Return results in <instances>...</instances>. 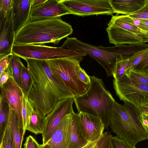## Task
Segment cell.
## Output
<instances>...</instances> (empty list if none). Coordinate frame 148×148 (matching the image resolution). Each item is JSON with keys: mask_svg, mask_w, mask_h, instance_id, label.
Segmentation results:
<instances>
[{"mask_svg": "<svg viewBox=\"0 0 148 148\" xmlns=\"http://www.w3.org/2000/svg\"><path fill=\"white\" fill-rule=\"evenodd\" d=\"M25 60L31 79L27 94L44 116L52 111L58 101L74 98L70 91L53 77L46 60Z\"/></svg>", "mask_w": 148, "mask_h": 148, "instance_id": "cell-1", "label": "cell"}, {"mask_svg": "<svg viewBox=\"0 0 148 148\" xmlns=\"http://www.w3.org/2000/svg\"><path fill=\"white\" fill-rule=\"evenodd\" d=\"M71 26L61 17L29 20L15 34L14 44L18 45L58 44L61 40L71 35Z\"/></svg>", "mask_w": 148, "mask_h": 148, "instance_id": "cell-2", "label": "cell"}, {"mask_svg": "<svg viewBox=\"0 0 148 148\" xmlns=\"http://www.w3.org/2000/svg\"><path fill=\"white\" fill-rule=\"evenodd\" d=\"M61 47L89 55L103 67L108 77L113 76L116 58L124 57L130 59L144 49L141 43L119 45L111 47L95 46L81 41L74 37H67Z\"/></svg>", "mask_w": 148, "mask_h": 148, "instance_id": "cell-3", "label": "cell"}, {"mask_svg": "<svg viewBox=\"0 0 148 148\" xmlns=\"http://www.w3.org/2000/svg\"><path fill=\"white\" fill-rule=\"evenodd\" d=\"M109 126L117 137L132 145L148 139V135L140 121L138 109L127 102L122 105L114 101Z\"/></svg>", "mask_w": 148, "mask_h": 148, "instance_id": "cell-4", "label": "cell"}, {"mask_svg": "<svg viewBox=\"0 0 148 148\" xmlns=\"http://www.w3.org/2000/svg\"><path fill=\"white\" fill-rule=\"evenodd\" d=\"M89 87L84 94L74 98L78 114L87 113L100 118L108 130L115 100L107 90L102 79L90 76Z\"/></svg>", "mask_w": 148, "mask_h": 148, "instance_id": "cell-5", "label": "cell"}, {"mask_svg": "<svg viewBox=\"0 0 148 148\" xmlns=\"http://www.w3.org/2000/svg\"><path fill=\"white\" fill-rule=\"evenodd\" d=\"M55 79L66 88L74 97L85 93L90 86L79 79L77 72L80 61L73 58H63L46 60Z\"/></svg>", "mask_w": 148, "mask_h": 148, "instance_id": "cell-6", "label": "cell"}, {"mask_svg": "<svg viewBox=\"0 0 148 148\" xmlns=\"http://www.w3.org/2000/svg\"><path fill=\"white\" fill-rule=\"evenodd\" d=\"M12 53L24 60L27 58L47 60L63 58H73L81 62L85 53L64 49L61 47H53L44 44L36 45H18L14 43Z\"/></svg>", "mask_w": 148, "mask_h": 148, "instance_id": "cell-7", "label": "cell"}, {"mask_svg": "<svg viewBox=\"0 0 148 148\" xmlns=\"http://www.w3.org/2000/svg\"><path fill=\"white\" fill-rule=\"evenodd\" d=\"M113 84L121 100L131 103L138 109L148 105V86L134 82L125 74L119 78L114 79Z\"/></svg>", "mask_w": 148, "mask_h": 148, "instance_id": "cell-8", "label": "cell"}, {"mask_svg": "<svg viewBox=\"0 0 148 148\" xmlns=\"http://www.w3.org/2000/svg\"><path fill=\"white\" fill-rule=\"evenodd\" d=\"M71 14L79 16L114 13L109 0H60Z\"/></svg>", "mask_w": 148, "mask_h": 148, "instance_id": "cell-9", "label": "cell"}, {"mask_svg": "<svg viewBox=\"0 0 148 148\" xmlns=\"http://www.w3.org/2000/svg\"><path fill=\"white\" fill-rule=\"evenodd\" d=\"M74 98H69L58 101L52 111L46 116V124L42 134V144L46 143L63 117L74 112L73 105Z\"/></svg>", "mask_w": 148, "mask_h": 148, "instance_id": "cell-10", "label": "cell"}, {"mask_svg": "<svg viewBox=\"0 0 148 148\" xmlns=\"http://www.w3.org/2000/svg\"><path fill=\"white\" fill-rule=\"evenodd\" d=\"M1 99L7 103L15 112L20 128L23 130L22 115L23 90L13 77H10L1 88Z\"/></svg>", "mask_w": 148, "mask_h": 148, "instance_id": "cell-11", "label": "cell"}, {"mask_svg": "<svg viewBox=\"0 0 148 148\" xmlns=\"http://www.w3.org/2000/svg\"><path fill=\"white\" fill-rule=\"evenodd\" d=\"M70 14V12L60 0H47L40 5L32 8L30 20L53 18Z\"/></svg>", "mask_w": 148, "mask_h": 148, "instance_id": "cell-12", "label": "cell"}, {"mask_svg": "<svg viewBox=\"0 0 148 148\" xmlns=\"http://www.w3.org/2000/svg\"><path fill=\"white\" fill-rule=\"evenodd\" d=\"M106 30L110 43L115 45L148 42V36L133 33L108 23Z\"/></svg>", "mask_w": 148, "mask_h": 148, "instance_id": "cell-13", "label": "cell"}, {"mask_svg": "<svg viewBox=\"0 0 148 148\" xmlns=\"http://www.w3.org/2000/svg\"><path fill=\"white\" fill-rule=\"evenodd\" d=\"M78 114L81 128L86 138L89 142L98 140L103 134L105 129L101 119L86 113Z\"/></svg>", "mask_w": 148, "mask_h": 148, "instance_id": "cell-14", "label": "cell"}, {"mask_svg": "<svg viewBox=\"0 0 148 148\" xmlns=\"http://www.w3.org/2000/svg\"><path fill=\"white\" fill-rule=\"evenodd\" d=\"M73 113L67 114L63 117L47 143L51 148H69Z\"/></svg>", "mask_w": 148, "mask_h": 148, "instance_id": "cell-15", "label": "cell"}, {"mask_svg": "<svg viewBox=\"0 0 148 148\" xmlns=\"http://www.w3.org/2000/svg\"><path fill=\"white\" fill-rule=\"evenodd\" d=\"M12 8L10 11L2 30L0 32V59L12 54L15 33L12 20Z\"/></svg>", "mask_w": 148, "mask_h": 148, "instance_id": "cell-16", "label": "cell"}, {"mask_svg": "<svg viewBox=\"0 0 148 148\" xmlns=\"http://www.w3.org/2000/svg\"><path fill=\"white\" fill-rule=\"evenodd\" d=\"M32 0H13L12 20L15 34L30 20Z\"/></svg>", "mask_w": 148, "mask_h": 148, "instance_id": "cell-17", "label": "cell"}, {"mask_svg": "<svg viewBox=\"0 0 148 148\" xmlns=\"http://www.w3.org/2000/svg\"><path fill=\"white\" fill-rule=\"evenodd\" d=\"M28 114L27 130L35 134H42L46 124L44 116L35 107L28 96L27 99Z\"/></svg>", "mask_w": 148, "mask_h": 148, "instance_id": "cell-18", "label": "cell"}, {"mask_svg": "<svg viewBox=\"0 0 148 148\" xmlns=\"http://www.w3.org/2000/svg\"><path fill=\"white\" fill-rule=\"evenodd\" d=\"M114 13L125 15L137 11L145 4L147 0H109Z\"/></svg>", "mask_w": 148, "mask_h": 148, "instance_id": "cell-19", "label": "cell"}, {"mask_svg": "<svg viewBox=\"0 0 148 148\" xmlns=\"http://www.w3.org/2000/svg\"><path fill=\"white\" fill-rule=\"evenodd\" d=\"M89 142L82 130L79 114H72L70 141L69 148H82Z\"/></svg>", "mask_w": 148, "mask_h": 148, "instance_id": "cell-20", "label": "cell"}, {"mask_svg": "<svg viewBox=\"0 0 148 148\" xmlns=\"http://www.w3.org/2000/svg\"><path fill=\"white\" fill-rule=\"evenodd\" d=\"M8 124L12 134L14 148H21L25 134L23 130L20 128L15 112L9 106Z\"/></svg>", "mask_w": 148, "mask_h": 148, "instance_id": "cell-21", "label": "cell"}, {"mask_svg": "<svg viewBox=\"0 0 148 148\" xmlns=\"http://www.w3.org/2000/svg\"><path fill=\"white\" fill-rule=\"evenodd\" d=\"M109 23L119 27L129 32L148 36V32L142 30L126 20L122 15L112 16Z\"/></svg>", "mask_w": 148, "mask_h": 148, "instance_id": "cell-22", "label": "cell"}, {"mask_svg": "<svg viewBox=\"0 0 148 148\" xmlns=\"http://www.w3.org/2000/svg\"><path fill=\"white\" fill-rule=\"evenodd\" d=\"M125 74L134 82L148 86V72L134 69L126 71Z\"/></svg>", "mask_w": 148, "mask_h": 148, "instance_id": "cell-23", "label": "cell"}, {"mask_svg": "<svg viewBox=\"0 0 148 148\" xmlns=\"http://www.w3.org/2000/svg\"><path fill=\"white\" fill-rule=\"evenodd\" d=\"M13 78L18 85L21 87V74L23 64L20 57L12 54L10 56Z\"/></svg>", "mask_w": 148, "mask_h": 148, "instance_id": "cell-24", "label": "cell"}, {"mask_svg": "<svg viewBox=\"0 0 148 148\" xmlns=\"http://www.w3.org/2000/svg\"><path fill=\"white\" fill-rule=\"evenodd\" d=\"M129 59L123 57L116 58L113 72V76L114 79L119 78L125 74L129 65Z\"/></svg>", "mask_w": 148, "mask_h": 148, "instance_id": "cell-25", "label": "cell"}, {"mask_svg": "<svg viewBox=\"0 0 148 148\" xmlns=\"http://www.w3.org/2000/svg\"><path fill=\"white\" fill-rule=\"evenodd\" d=\"M8 106L0 99V140L1 141L8 123Z\"/></svg>", "mask_w": 148, "mask_h": 148, "instance_id": "cell-26", "label": "cell"}, {"mask_svg": "<svg viewBox=\"0 0 148 148\" xmlns=\"http://www.w3.org/2000/svg\"><path fill=\"white\" fill-rule=\"evenodd\" d=\"M21 88L25 93H27L31 83L30 76L27 68L23 64L21 74Z\"/></svg>", "mask_w": 148, "mask_h": 148, "instance_id": "cell-27", "label": "cell"}, {"mask_svg": "<svg viewBox=\"0 0 148 148\" xmlns=\"http://www.w3.org/2000/svg\"><path fill=\"white\" fill-rule=\"evenodd\" d=\"M148 55V48L134 55L129 59V65L126 71L134 69Z\"/></svg>", "mask_w": 148, "mask_h": 148, "instance_id": "cell-28", "label": "cell"}, {"mask_svg": "<svg viewBox=\"0 0 148 148\" xmlns=\"http://www.w3.org/2000/svg\"><path fill=\"white\" fill-rule=\"evenodd\" d=\"M0 148H14L12 134L8 123L0 141Z\"/></svg>", "mask_w": 148, "mask_h": 148, "instance_id": "cell-29", "label": "cell"}, {"mask_svg": "<svg viewBox=\"0 0 148 148\" xmlns=\"http://www.w3.org/2000/svg\"><path fill=\"white\" fill-rule=\"evenodd\" d=\"M13 0H0V17L4 18L8 16L12 8Z\"/></svg>", "mask_w": 148, "mask_h": 148, "instance_id": "cell-30", "label": "cell"}, {"mask_svg": "<svg viewBox=\"0 0 148 148\" xmlns=\"http://www.w3.org/2000/svg\"><path fill=\"white\" fill-rule=\"evenodd\" d=\"M27 95L23 90V101L22 105V115L23 118V130L25 134L28 122V114L27 103Z\"/></svg>", "mask_w": 148, "mask_h": 148, "instance_id": "cell-31", "label": "cell"}, {"mask_svg": "<svg viewBox=\"0 0 148 148\" xmlns=\"http://www.w3.org/2000/svg\"><path fill=\"white\" fill-rule=\"evenodd\" d=\"M128 16L135 18L148 19V0L142 7Z\"/></svg>", "mask_w": 148, "mask_h": 148, "instance_id": "cell-32", "label": "cell"}, {"mask_svg": "<svg viewBox=\"0 0 148 148\" xmlns=\"http://www.w3.org/2000/svg\"><path fill=\"white\" fill-rule=\"evenodd\" d=\"M111 143L112 148H136L135 146L129 144L116 136H112Z\"/></svg>", "mask_w": 148, "mask_h": 148, "instance_id": "cell-33", "label": "cell"}, {"mask_svg": "<svg viewBox=\"0 0 148 148\" xmlns=\"http://www.w3.org/2000/svg\"><path fill=\"white\" fill-rule=\"evenodd\" d=\"M138 110L141 123L148 127V105L141 107Z\"/></svg>", "mask_w": 148, "mask_h": 148, "instance_id": "cell-34", "label": "cell"}, {"mask_svg": "<svg viewBox=\"0 0 148 148\" xmlns=\"http://www.w3.org/2000/svg\"><path fill=\"white\" fill-rule=\"evenodd\" d=\"M78 79L81 82L87 85L90 86V76L88 75L85 71L80 67L77 72Z\"/></svg>", "mask_w": 148, "mask_h": 148, "instance_id": "cell-35", "label": "cell"}, {"mask_svg": "<svg viewBox=\"0 0 148 148\" xmlns=\"http://www.w3.org/2000/svg\"><path fill=\"white\" fill-rule=\"evenodd\" d=\"M24 145L26 148H40V145L30 135L26 137Z\"/></svg>", "mask_w": 148, "mask_h": 148, "instance_id": "cell-36", "label": "cell"}, {"mask_svg": "<svg viewBox=\"0 0 148 148\" xmlns=\"http://www.w3.org/2000/svg\"><path fill=\"white\" fill-rule=\"evenodd\" d=\"M11 60L10 56L0 59V75L4 73L10 64Z\"/></svg>", "mask_w": 148, "mask_h": 148, "instance_id": "cell-37", "label": "cell"}, {"mask_svg": "<svg viewBox=\"0 0 148 148\" xmlns=\"http://www.w3.org/2000/svg\"><path fill=\"white\" fill-rule=\"evenodd\" d=\"M134 69L148 72V55Z\"/></svg>", "mask_w": 148, "mask_h": 148, "instance_id": "cell-38", "label": "cell"}, {"mask_svg": "<svg viewBox=\"0 0 148 148\" xmlns=\"http://www.w3.org/2000/svg\"><path fill=\"white\" fill-rule=\"evenodd\" d=\"M0 87L1 88L7 82L10 77L7 73L5 72L0 75Z\"/></svg>", "mask_w": 148, "mask_h": 148, "instance_id": "cell-39", "label": "cell"}, {"mask_svg": "<svg viewBox=\"0 0 148 148\" xmlns=\"http://www.w3.org/2000/svg\"><path fill=\"white\" fill-rule=\"evenodd\" d=\"M145 31L148 32V19H141V22L139 27Z\"/></svg>", "mask_w": 148, "mask_h": 148, "instance_id": "cell-40", "label": "cell"}, {"mask_svg": "<svg viewBox=\"0 0 148 148\" xmlns=\"http://www.w3.org/2000/svg\"><path fill=\"white\" fill-rule=\"evenodd\" d=\"M47 0H32V8L38 6L45 3Z\"/></svg>", "mask_w": 148, "mask_h": 148, "instance_id": "cell-41", "label": "cell"}, {"mask_svg": "<svg viewBox=\"0 0 148 148\" xmlns=\"http://www.w3.org/2000/svg\"><path fill=\"white\" fill-rule=\"evenodd\" d=\"M99 138L96 141L92 142H89L86 145L82 148H94Z\"/></svg>", "mask_w": 148, "mask_h": 148, "instance_id": "cell-42", "label": "cell"}, {"mask_svg": "<svg viewBox=\"0 0 148 148\" xmlns=\"http://www.w3.org/2000/svg\"><path fill=\"white\" fill-rule=\"evenodd\" d=\"M40 148H51L50 146L47 143L45 144L40 145Z\"/></svg>", "mask_w": 148, "mask_h": 148, "instance_id": "cell-43", "label": "cell"}, {"mask_svg": "<svg viewBox=\"0 0 148 148\" xmlns=\"http://www.w3.org/2000/svg\"><path fill=\"white\" fill-rule=\"evenodd\" d=\"M143 126L145 131H146L147 134L148 135V127H147L146 125H143Z\"/></svg>", "mask_w": 148, "mask_h": 148, "instance_id": "cell-44", "label": "cell"}, {"mask_svg": "<svg viewBox=\"0 0 148 148\" xmlns=\"http://www.w3.org/2000/svg\"><path fill=\"white\" fill-rule=\"evenodd\" d=\"M23 148H26L25 145H24V147H23Z\"/></svg>", "mask_w": 148, "mask_h": 148, "instance_id": "cell-45", "label": "cell"}, {"mask_svg": "<svg viewBox=\"0 0 148 148\" xmlns=\"http://www.w3.org/2000/svg\"><path fill=\"white\" fill-rule=\"evenodd\" d=\"M111 148H112V147Z\"/></svg>", "mask_w": 148, "mask_h": 148, "instance_id": "cell-46", "label": "cell"}]
</instances>
